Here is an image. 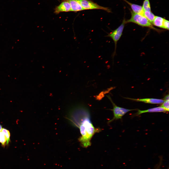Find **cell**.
Returning a JSON list of instances; mask_svg holds the SVG:
<instances>
[{"label": "cell", "instance_id": "cell-1", "mask_svg": "<svg viewBox=\"0 0 169 169\" xmlns=\"http://www.w3.org/2000/svg\"><path fill=\"white\" fill-rule=\"evenodd\" d=\"M73 120L78 127L81 134L78 139L81 146L87 148L91 146V140L94 134L100 131V128H95L90 119L88 109L82 106H77L72 110Z\"/></svg>", "mask_w": 169, "mask_h": 169}, {"label": "cell", "instance_id": "cell-2", "mask_svg": "<svg viewBox=\"0 0 169 169\" xmlns=\"http://www.w3.org/2000/svg\"><path fill=\"white\" fill-rule=\"evenodd\" d=\"M131 16L129 19L126 20V23H132L142 27H149L156 29L152 26V24L143 15L135 13L131 11Z\"/></svg>", "mask_w": 169, "mask_h": 169}, {"label": "cell", "instance_id": "cell-3", "mask_svg": "<svg viewBox=\"0 0 169 169\" xmlns=\"http://www.w3.org/2000/svg\"><path fill=\"white\" fill-rule=\"evenodd\" d=\"M126 23V20L124 18L120 26L115 29L112 31L111 32L109 33L106 36V37H109L111 38L114 42L115 48L114 52L113 54L112 57L113 58L116 53L117 42L119 39L122 34L123 30Z\"/></svg>", "mask_w": 169, "mask_h": 169}, {"label": "cell", "instance_id": "cell-4", "mask_svg": "<svg viewBox=\"0 0 169 169\" xmlns=\"http://www.w3.org/2000/svg\"><path fill=\"white\" fill-rule=\"evenodd\" d=\"M107 96L111 102L113 108L111 110L113 112L114 117L112 119L108 122V123H111L114 120L121 119L122 116L127 112L135 110V109H128L118 106L113 102L109 95H107Z\"/></svg>", "mask_w": 169, "mask_h": 169}, {"label": "cell", "instance_id": "cell-5", "mask_svg": "<svg viewBox=\"0 0 169 169\" xmlns=\"http://www.w3.org/2000/svg\"><path fill=\"white\" fill-rule=\"evenodd\" d=\"M81 6L84 10L89 9H100L108 12H111L108 8L100 6L93 2L89 0H79Z\"/></svg>", "mask_w": 169, "mask_h": 169}, {"label": "cell", "instance_id": "cell-6", "mask_svg": "<svg viewBox=\"0 0 169 169\" xmlns=\"http://www.w3.org/2000/svg\"><path fill=\"white\" fill-rule=\"evenodd\" d=\"M71 11L70 5L67 1H63L55 9L54 13L58 14L63 12Z\"/></svg>", "mask_w": 169, "mask_h": 169}, {"label": "cell", "instance_id": "cell-7", "mask_svg": "<svg viewBox=\"0 0 169 169\" xmlns=\"http://www.w3.org/2000/svg\"><path fill=\"white\" fill-rule=\"evenodd\" d=\"M125 98L137 101L143 102L147 103L153 104H162L165 100L161 99L155 98L133 99L129 98Z\"/></svg>", "mask_w": 169, "mask_h": 169}, {"label": "cell", "instance_id": "cell-8", "mask_svg": "<svg viewBox=\"0 0 169 169\" xmlns=\"http://www.w3.org/2000/svg\"><path fill=\"white\" fill-rule=\"evenodd\" d=\"M62 1H67L70 4L71 11L77 12L84 10L81 6L79 0H61Z\"/></svg>", "mask_w": 169, "mask_h": 169}, {"label": "cell", "instance_id": "cell-9", "mask_svg": "<svg viewBox=\"0 0 169 169\" xmlns=\"http://www.w3.org/2000/svg\"><path fill=\"white\" fill-rule=\"evenodd\" d=\"M128 4L130 6L131 11L135 13L141 14L143 15L144 11L142 6L141 5L132 3L127 0H123Z\"/></svg>", "mask_w": 169, "mask_h": 169}, {"label": "cell", "instance_id": "cell-10", "mask_svg": "<svg viewBox=\"0 0 169 169\" xmlns=\"http://www.w3.org/2000/svg\"><path fill=\"white\" fill-rule=\"evenodd\" d=\"M166 111H167L163 108L161 106L152 108L144 110H138L137 114L139 115L143 113L148 112H160Z\"/></svg>", "mask_w": 169, "mask_h": 169}, {"label": "cell", "instance_id": "cell-11", "mask_svg": "<svg viewBox=\"0 0 169 169\" xmlns=\"http://www.w3.org/2000/svg\"><path fill=\"white\" fill-rule=\"evenodd\" d=\"M164 19L161 17L155 16L152 24L156 26L162 28Z\"/></svg>", "mask_w": 169, "mask_h": 169}, {"label": "cell", "instance_id": "cell-12", "mask_svg": "<svg viewBox=\"0 0 169 169\" xmlns=\"http://www.w3.org/2000/svg\"><path fill=\"white\" fill-rule=\"evenodd\" d=\"M143 15L152 24L156 16L151 12V11H144Z\"/></svg>", "mask_w": 169, "mask_h": 169}, {"label": "cell", "instance_id": "cell-13", "mask_svg": "<svg viewBox=\"0 0 169 169\" xmlns=\"http://www.w3.org/2000/svg\"><path fill=\"white\" fill-rule=\"evenodd\" d=\"M142 6L144 11H151L150 4L149 0H144Z\"/></svg>", "mask_w": 169, "mask_h": 169}, {"label": "cell", "instance_id": "cell-14", "mask_svg": "<svg viewBox=\"0 0 169 169\" xmlns=\"http://www.w3.org/2000/svg\"><path fill=\"white\" fill-rule=\"evenodd\" d=\"M4 134L7 139L6 145L7 146L10 141V134L9 131L4 128H3L1 131Z\"/></svg>", "mask_w": 169, "mask_h": 169}, {"label": "cell", "instance_id": "cell-15", "mask_svg": "<svg viewBox=\"0 0 169 169\" xmlns=\"http://www.w3.org/2000/svg\"><path fill=\"white\" fill-rule=\"evenodd\" d=\"M6 138L4 133L2 131L0 132V143L4 147L6 145Z\"/></svg>", "mask_w": 169, "mask_h": 169}, {"label": "cell", "instance_id": "cell-16", "mask_svg": "<svg viewBox=\"0 0 169 169\" xmlns=\"http://www.w3.org/2000/svg\"><path fill=\"white\" fill-rule=\"evenodd\" d=\"M161 106L163 108L167 111H168L169 109V100H165Z\"/></svg>", "mask_w": 169, "mask_h": 169}, {"label": "cell", "instance_id": "cell-17", "mask_svg": "<svg viewBox=\"0 0 169 169\" xmlns=\"http://www.w3.org/2000/svg\"><path fill=\"white\" fill-rule=\"evenodd\" d=\"M169 21L164 19L163 26V29L169 30Z\"/></svg>", "mask_w": 169, "mask_h": 169}, {"label": "cell", "instance_id": "cell-18", "mask_svg": "<svg viewBox=\"0 0 169 169\" xmlns=\"http://www.w3.org/2000/svg\"><path fill=\"white\" fill-rule=\"evenodd\" d=\"M164 100H169V95H166L164 98Z\"/></svg>", "mask_w": 169, "mask_h": 169}, {"label": "cell", "instance_id": "cell-19", "mask_svg": "<svg viewBox=\"0 0 169 169\" xmlns=\"http://www.w3.org/2000/svg\"><path fill=\"white\" fill-rule=\"evenodd\" d=\"M3 128L2 125L0 124V132L1 131Z\"/></svg>", "mask_w": 169, "mask_h": 169}]
</instances>
